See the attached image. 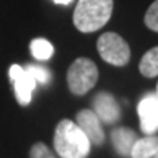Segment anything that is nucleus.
Masks as SVG:
<instances>
[{"label": "nucleus", "instance_id": "obj_1", "mask_svg": "<svg viewBox=\"0 0 158 158\" xmlns=\"http://www.w3.org/2000/svg\"><path fill=\"white\" fill-rule=\"evenodd\" d=\"M54 149L60 158H86L91 152V142L72 120H62L54 130Z\"/></svg>", "mask_w": 158, "mask_h": 158}, {"label": "nucleus", "instance_id": "obj_2", "mask_svg": "<svg viewBox=\"0 0 158 158\" xmlns=\"http://www.w3.org/2000/svg\"><path fill=\"white\" fill-rule=\"evenodd\" d=\"M113 0H78L73 12V23L81 32H95L110 21Z\"/></svg>", "mask_w": 158, "mask_h": 158}, {"label": "nucleus", "instance_id": "obj_3", "mask_svg": "<svg viewBox=\"0 0 158 158\" xmlns=\"http://www.w3.org/2000/svg\"><path fill=\"white\" fill-rule=\"evenodd\" d=\"M98 81V68L92 60L86 57L76 59L68 70L69 89L75 95H85L94 88Z\"/></svg>", "mask_w": 158, "mask_h": 158}, {"label": "nucleus", "instance_id": "obj_4", "mask_svg": "<svg viewBox=\"0 0 158 158\" xmlns=\"http://www.w3.org/2000/svg\"><path fill=\"white\" fill-rule=\"evenodd\" d=\"M97 50L104 62L114 66H124L130 60L129 44L116 32H104L97 41Z\"/></svg>", "mask_w": 158, "mask_h": 158}, {"label": "nucleus", "instance_id": "obj_5", "mask_svg": "<svg viewBox=\"0 0 158 158\" xmlns=\"http://www.w3.org/2000/svg\"><path fill=\"white\" fill-rule=\"evenodd\" d=\"M9 78L15 86V95L16 101L21 106H28L32 100V92L35 89L37 81L32 78V75L27 72L25 68H21L19 64H12L9 69Z\"/></svg>", "mask_w": 158, "mask_h": 158}, {"label": "nucleus", "instance_id": "obj_6", "mask_svg": "<svg viewBox=\"0 0 158 158\" xmlns=\"http://www.w3.org/2000/svg\"><path fill=\"white\" fill-rule=\"evenodd\" d=\"M92 111L98 116L101 123L113 124L117 123L122 117V110L110 92H97L92 98Z\"/></svg>", "mask_w": 158, "mask_h": 158}, {"label": "nucleus", "instance_id": "obj_7", "mask_svg": "<svg viewBox=\"0 0 158 158\" xmlns=\"http://www.w3.org/2000/svg\"><path fill=\"white\" fill-rule=\"evenodd\" d=\"M141 130L145 135H154L158 130V95L147 94L138 104Z\"/></svg>", "mask_w": 158, "mask_h": 158}, {"label": "nucleus", "instance_id": "obj_8", "mask_svg": "<svg viewBox=\"0 0 158 158\" xmlns=\"http://www.w3.org/2000/svg\"><path fill=\"white\" fill-rule=\"evenodd\" d=\"M75 123L79 126V129L84 132V135L88 138V141L91 142V145H97L100 147L104 143V130H102L101 120L98 118L92 110H81L76 114V122Z\"/></svg>", "mask_w": 158, "mask_h": 158}, {"label": "nucleus", "instance_id": "obj_9", "mask_svg": "<svg viewBox=\"0 0 158 158\" xmlns=\"http://www.w3.org/2000/svg\"><path fill=\"white\" fill-rule=\"evenodd\" d=\"M136 141H138V135L130 127L120 126L111 132V143L120 157H130V151H132Z\"/></svg>", "mask_w": 158, "mask_h": 158}, {"label": "nucleus", "instance_id": "obj_10", "mask_svg": "<svg viewBox=\"0 0 158 158\" xmlns=\"http://www.w3.org/2000/svg\"><path fill=\"white\" fill-rule=\"evenodd\" d=\"M158 154V136L147 135L138 139L130 151V158H154Z\"/></svg>", "mask_w": 158, "mask_h": 158}, {"label": "nucleus", "instance_id": "obj_11", "mask_svg": "<svg viewBox=\"0 0 158 158\" xmlns=\"http://www.w3.org/2000/svg\"><path fill=\"white\" fill-rule=\"evenodd\" d=\"M139 70L147 78H154L158 75V45L143 54L139 63Z\"/></svg>", "mask_w": 158, "mask_h": 158}, {"label": "nucleus", "instance_id": "obj_12", "mask_svg": "<svg viewBox=\"0 0 158 158\" xmlns=\"http://www.w3.org/2000/svg\"><path fill=\"white\" fill-rule=\"evenodd\" d=\"M29 50H31V54L34 56V59H37L40 62H45V60L51 59L53 53H54V47L48 40L35 38L31 41Z\"/></svg>", "mask_w": 158, "mask_h": 158}, {"label": "nucleus", "instance_id": "obj_13", "mask_svg": "<svg viewBox=\"0 0 158 158\" xmlns=\"http://www.w3.org/2000/svg\"><path fill=\"white\" fill-rule=\"evenodd\" d=\"M25 70L32 75V78L37 82H40V84H43V85L50 84L51 73L45 66H41V64H28V66H25Z\"/></svg>", "mask_w": 158, "mask_h": 158}, {"label": "nucleus", "instance_id": "obj_14", "mask_svg": "<svg viewBox=\"0 0 158 158\" xmlns=\"http://www.w3.org/2000/svg\"><path fill=\"white\" fill-rule=\"evenodd\" d=\"M145 25L149 29L158 32V0H155L152 5L148 7L145 13Z\"/></svg>", "mask_w": 158, "mask_h": 158}, {"label": "nucleus", "instance_id": "obj_15", "mask_svg": "<svg viewBox=\"0 0 158 158\" xmlns=\"http://www.w3.org/2000/svg\"><path fill=\"white\" fill-rule=\"evenodd\" d=\"M29 158H56L45 143L37 142L29 149Z\"/></svg>", "mask_w": 158, "mask_h": 158}, {"label": "nucleus", "instance_id": "obj_16", "mask_svg": "<svg viewBox=\"0 0 158 158\" xmlns=\"http://www.w3.org/2000/svg\"><path fill=\"white\" fill-rule=\"evenodd\" d=\"M54 3H57V5H70L73 0H53Z\"/></svg>", "mask_w": 158, "mask_h": 158}, {"label": "nucleus", "instance_id": "obj_17", "mask_svg": "<svg viewBox=\"0 0 158 158\" xmlns=\"http://www.w3.org/2000/svg\"><path fill=\"white\" fill-rule=\"evenodd\" d=\"M157 95H158V85H157Z\"/></svg>", "mask_w": 158, "mask_h": 158}, {"label": "nucleus", "instance_id": "obj_18", "mask_svg": "<svg viewBox=\"0 0 158 158\" xmlns=\"http://www.w3.org/2000/svg\"><path fill=\"white\" fill-rule=\"evenodd\" d=\"M154 158H158V154H157V155H155V157H154Z\"/></svg>", "mask_w": 158, "mask_h": 158}]
</instances>
